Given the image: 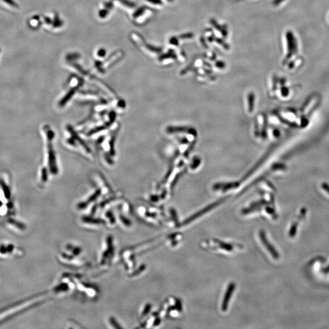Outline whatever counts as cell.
<instances>
[{"mask_svg":"<svg viewBox=\"0 0 329 329\" xmlns=\"http://www.w3.org/2000/svg\"><path fill=\"white\" fill-rule=\"evenodd\" d=\"M286 39L287 42V54L283 60V64L287 62L294 55L296 54L298 52L297 40L291 31H289L286 32Z\"/></svg>","mask_w":329,"mask_h":329,"instance_id":"6da1fadb","label":"cell"},{"mask_svg":"<svg viewBox=\"0 0 329 329\" xmlns=\"http://www.w3.org/2000/svg\"><path fill=\"white\" fill-rule=\"evenodd\" d=\"M259 236L261 240V242H262V243L263 244V245L265 246V248L267 249V250L269 251L270 254L273 255V258H274L275 259L279 258V253H278L277 250L274 249L272 244L269 242V241L268 240L266 237L265 232L263 231H260L259 233Z\"/></svg>","mask_w":329,"mask_h":329,"instance_id":"7a4b0ae2","label":"cell"},{"mask_svg":"<svg viewBox=\"0 0 329 329\" xmlns=\"http://www.w3.org/2000/svg\"><path fill=\"white\" fill-rule=\"evenodd\" d=\"M235 288V285L234 283H231L229 286H228V288L227 289V291L225 293L224 295V297L223 299V301L222 303V310L223 311H226L228 308V305H229V303L230 302V299L232 296V294L234 291Z\"/></svg>","mask_w":329,"mask_h":329,"instance_id":"3957f363","label":"cell"},{"mask_svg":"<svg viewBox=\"0 0 329 329\" xmlns=\"http://www.w3.org/2000/svg\"><path fill=\"white\" fill-rule=\"evenodd\" d=\"M3 1L7 4L9 5L14 8H19V4L16 3L14 0H3Z\"/></svg>","mask_w":329,"mask_h":329,"instance_id":"277c9868","label":"cell"},{"mask_svg":"<svg viewBox=\"0 0 329 329\" xmlns=\"http://www.w3.org/2000/svg\"><path fill=\"white\" fill-rule=\"evenodd\" d=\"M322 188L324 190H325L329 194V185L324 183L322 185Z\"/></svg>","mask_w":329,"mask_h":329,"instance_id":"5b68a950","label":"cell"},{"mask_svg":"<svg viewBox=\"0 0 329 329\" xmlns=\"http://www.w3.org/2000/svg\"><path fill=\"white\" fill-rule=\"evenodd\" d=\"M284 0H274L273 1V4L274 6H277L280 4L282 2H283Z\"/></svg>","mask_w":329,"mask_h":329,"instance_id":"8992f818","label":"cell"},{"mask_svg":"<svg viewBox=\"0 0 329 329\" xmlns=\"http://www.w3.org/2000/svg\"><path fill=\"white\" fill-rule=\"evenodd\" d=\"M294 62H290V64H289V68H290V69H293V67H294Z\"/></svg>","mask_w":329,"mask_h":329,"instance_id":"52a82bcc","label":"cell"},{"mask_svg":"<svg viewBox=\"0 0 329 329\" xmlns=\"http://www.w3.org/2000/svg\"><path fill=\"white\" fill-rule=\"evenodd\" d=\"M0 52H1V49H0Z\"/></svg>","mask_w":329,"mask_h":329,"instance_id":"ba28073f","label":"cell"}]
</instances>
